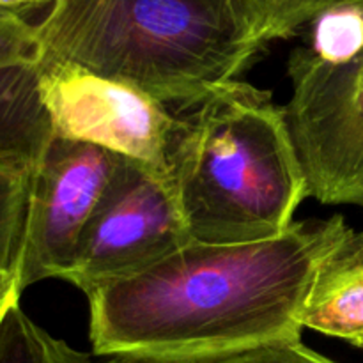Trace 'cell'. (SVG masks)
I'll return each mask as SVG.
<instances>
[{"label": "cell", "instance_id": "6da1fadb", "mask_svg": "<svg viewBox=\"0 0 363 363\" xmlns=\"http://www.w3.org/2000/svg\"><path fill=\"white\" fill-rule=\"evenodd\" d=\"M354 234L333 215L252 243L191 240L87 293L92 351L128 363H209L296 342L319 272Z\"/></svg>", "mask_w": 363, "mask_h": 363}, {"label": "cell", "instance_id": "7a4b0ae2", "mask_svg": "<svg viewBox=\"0 0 363 363\" xmlns=\"http://www.w3.org/2000/svg\"><path fill=\"white\" fill-rule=\"evenodd\" d=\"M39 57L191 108L236 82L264 46L245 0H55Z\"/></svg>", "mask_w": 363, "mask_h": 363}, {"label": "cell", "instance_id": "3957f363", "mask_svg": "<svg viewBox=\"0 0 363 363\" xmlns=\"http://www.w3.org/2000/svg\"><path fill=\"white\" fill-rule=\"evenodd\" d=\"M191 108L176 117L169 145L191 240L252 243L289 229L308 186L282 106L236 80Z\"/></svg>", "mask_w": 363, "mask_h": 363}, {"label": "cell", "instance_id": "277c9868", "mask_svg": "<svg viewBox=\"0 0 363 363\" xmlns=\"http://www.w3.org/2000/svg\"><path fill=\"white\" fill-rule=\"evenodd\" d=\"M191 241L169 177L117 156L64 280L85 294L144 272Z\"/></svg>", "mask_w": 363, "mask_h": 363}, {"label": "cell", "instance_id": "5b68a950", "mask_svg": "<svg viewBox=\"0 0 363 363\" xmlns=\"http://www.w3.org/2000/svg\"><path fill=\"white\" fill-rule=\"evenodd\" d=\"M282 106L308 197L363 208V48L333 67L287 64Z\"/></svg>", "mask_w": 363, "mask_h": 363}, {"label": "cell", "instance_id": "8992f818", "mask_svg": "<svg viewBox=\"0 0 363 363\" xmlns=\"http://www.w3.org/2000/svg\"><path fill=\"white\" fill-rule=\"evenodd\" d=\"M39 89L55 137L98 145L169 177L176 116L124 82L67 60L38 57Z\"/></svg>", "mask_w": 363, "mask_h": 363}, {"label": "cell", "instance_id": "52a82bcc", "mask_svg": "<svg viewBox=\"0 0 363 363\" xmlns=\"http://www.w3.org/2000/svg\"><path fill=\"white\" fill-rule=\"evenodd\" d=\"M117 156L98 145L55 137L30 177L20 293L46 279H66L78 243L108 184Z\"/></svg>", "mask_w": 363, "mask_h": 363}, {"label": "cell", "instance_id": "ba28073f", "mask_svg": "<svg viewBox=\"0 0 363 363\" xmlns=\"http://www.w3.org/2000/svg\"><path fill=\"white\" fill-rule=\"evenodd\" d=\"M55 138L38 62L0 69V169L30 179Z\"/></svg>", "mask_w": 363, "mask_h": 363}, {"label": "cell", "instance_id": "9c48e42d", "mask_svg": "<svg viewBox=\"0 0 363 363\" xmlns=\"http://www.w3.org/2000/svg\"><path fill=\"white\" fill-rule=\"evenodd\" d=\"M303 328L363 350V233L321 268L305 305Z\"/></svg>", "mask_w": 363, "mask_h": 363}, {"label": "cell", "instance_id": "30bf717a", "mask_svg": "<svg viewBox=\"0 0 363 363\" xmlns=\"http://www.w3.org/2000/svg\"><path fill=\"white\" fill-rule=\"evenodd\" d=\"M0 363H91L85 354L35 325L14 301L0 319Z\"/></svg>", "mask_w": 363, "mask_h": 363}, {"label": "cell", "instance_id": "8fae6325", "mask_svg": "<svg viewBox=\"0 0 363 363\" xmlns=\"http://www.w3.org/2000/svg\"><path fill=\"white\" fill-rule=\"evenodd\" d=\"M344 0H245L262 43L287 39Z\"/></svg>", "mask_w": 363, "mask_h": 363}, {"label": "cell", "instance_id": "7c38bea8", "mask_svg": "<svg viewBox=\"0 0 363 363\" xmlns=\"http://www.w3.org/2000/svg\"><path fill=\"white\" fill-rule=\"evenodd\" d=\"M30 179L0 169V275H16Z\"/></svg>", "mask_w": 363, "mask_h": 363}, {"label": "cell", "instance_id": "4fadbf2b", "mask_svg": "<svg viewBox=\"0 0 363 363\" xmlns=\"http://www.w3.org/2000/svg\"><path fill=\"white\" fill-rule=\"evenodd\" d=\"M39 41L35 23L25 14L0 9V69L16 64L35 62Z\"/></svg>", "mask_w": 363, "mask_h": 363}, {"label": "cell", "instance_id": "5bb4252c", "mask_svg": "<svg viewBox=\"0 0 363 363\" xmlns=\"http://www.w3.org/2000/svg\"><path fill=\"white\" fill-rule=\"evenodd\" d=\"M209 363H335L307 346L296 342H279L269 346L257 347V350L245 351L234 357L222 358V360Z\"/></svg>", "mask_w": 363, "mask_h": 363}, {"label": "cell", "instance_id": "9a60e30c", "mask_svg": "<svg viewBox=\"0 0 363 363\" xmlns=\"http://www.w3.org/2000/svg\"><path fill=\"white\" fill-rule=\"evenodd\" d=\"M20 296L21 293L18 289L16 275H13V273L0 275V319L14 301L20 300Z\"/></svg>", "mask_w": 363, "mask_h": 363}, {"label": "cell", "instance_id": "2e32d148", "mask_svg": "<svg viewBox=\"0 0 363 363\" xmlns=\"http://www.w3.org/2000/svg\"><path fill=\"white\" fill-rule=\"evenodd\" d=\"M53 2L55 0H0V9L27 14L28 11L41 9V7H52Z\"/></svg>", "mask_w": 363, "mask_h": 363}, {"label": "cell", "instance_id": "e0dca14e", "mask_svg": "<svg viewBox=\"0 0 363 363\" xmlns=\"http://www.w3.org/2000/svg\"><path fill=\"white\" fill-rule=\"evenodd\" d=\"M106 363H128V362H119V360H112V362H106Z\"/></svg>", "mask_w": 363, "mask_h": 363}]
</instances>
